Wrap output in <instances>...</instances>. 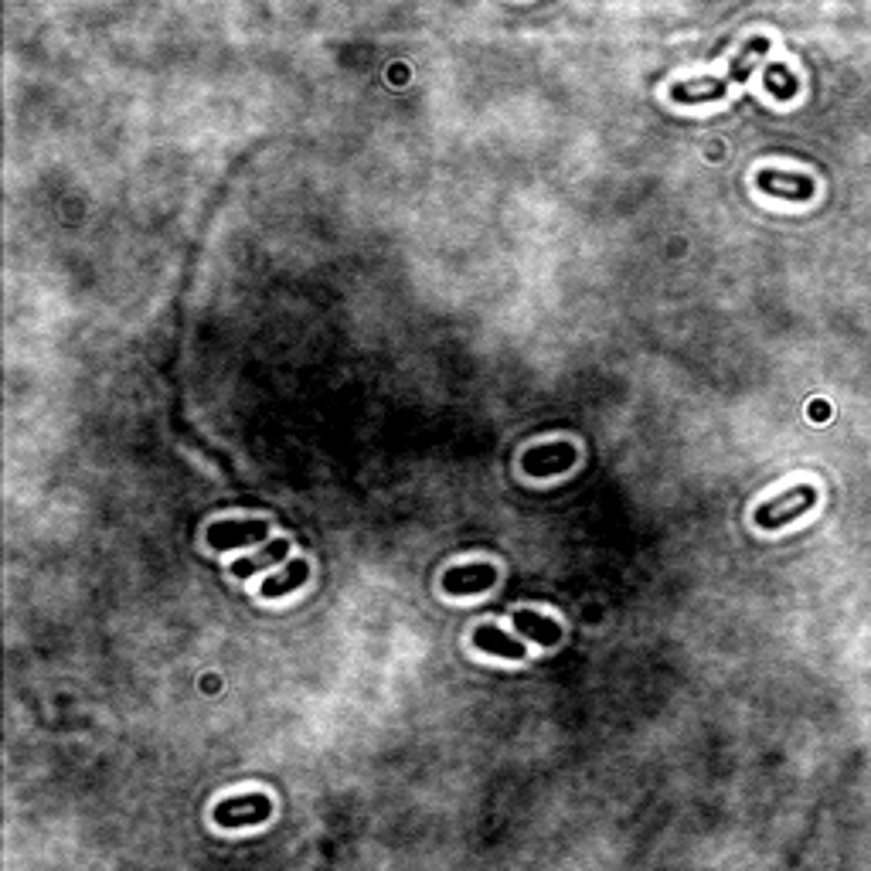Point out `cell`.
I'll return each mask as SVG.
<instances>
[{
	"label": "cell",
	"mask_w": 871,
	"mask_h": 871,
	"mask_svg": "<svg viewBox=\"0 0 871 871\" xmlns=\"http://www.w3.org/2000/svg\"><path fill=\"white\" fill-rule=\"evenodd\" d=\"M766 52H769V38H763V35L749 38L746 45H742V52L732 58L729 69H725L722 75H715V79H688V82H678V86L671 89V99H674V103H684V106L715 103V99H722L732 86L746 82L749 72L756 69L759 62H763Z\"/></svg>",
	"instance_id": "6da1fadb"
},
{
	"label": "cell",
	"mask_w": 871,
	"mask_h": 871,
	"mask_svg": "<svg viewBox=\"0 0 871 871\" xmlns=\"http://www.w3.org/2000/svg\"><path fill=\"white\" fill-rule=\"evenodd\" d=\"M814 504H817V487H810V484L790 487V490H783V494H776L773 501L756 507V524L763 531H776V528H783V524H790L793 518H800L803 511H810Z\"/></svg>",
	"instance_id": "7a4b0ae2"
},
{
	"label": "cell",
	"mask_w": 871,
	"mask_h": 871,
	"mask_svg": "<svg viewBox=\"0 0 871 871\" xmlns=\"http://www.w3.org/2000/svg\"><path fill=\"white\" fill-rule=\"evenodd\" d=\"M273 817V800L266 793H249V797H228L215 807V824L218 827H245V824H262Z\"/></svg>",
	"instance_id": "3957f363"
},
{
	"label": "cell",
	"mask_w": 871,
	"mask_h": 871,
	"mask_svg": "<svg viewBox=\"0 0 871 871\" xmlns=\"http://www.w3.org/2000/svg\"><path fill=\"white\" fill-rule=\"evenodd\" d=\"M575 460H579V453L572 443H545L521 456V470L528 477H558V473L572 470Z\"/></svg>",
	"instance_id": "277c9868"
},
{
	"label": "cell",
	"mask_w": 871,
	"mask_h": 871,
	"mask_svg": "<svg viewBox=\"0 0 871 871\" xmlns=\"http://www.w3.org/2000/svg\"><path fill=\"white\" fill-rule=\"evenodd\" d=\"M269 535V521H218L208 528V545L215 552H225V548H239V545H252V541H262Z\"/></svg>",
	"instance_id": "5b68a950"
},
{
	"label": "cell",
	"mask_w": 871,
	"mask_h": 871,
	"mask_svg": "<svg viewBox=\"0 0 871 871\" xmlns=\"http://www.w3.org/2000/svg\"><path fill=\"white\" fill-rule=\"evenodd\" d=\"M497 582V569L487 562L477 565H453L443 575V593L446 596H473L480 589H490Z\"/></svg>",
	"instance_id": "8992f818"
},
{
	"label": "cell",
	"mask_w": 871,
	"mask_h": 871,
	"mask_svg": "<svg viewBox=\"0 0 871 871\" xmlns=\"http://www.w3.org/2000/svg\"><path fill=\"white\" fill-rule=\"evenodd\" d=\"M759 188H763L766 194H773V198H786V201H810L814 198V177L807 174H790V171H776V167H769V171H763L756 177Z\"/></svg>",
	"instance_id": "52a82bcc"
},
{
	"label": "cell",
	"mask_w": 871,
	"mask_h": 871,
	"mask_svg": "<svg viewBox=\"0 0 871 871\" xmlns=\"http://www.w3.org/2000/svg\"><path fill=\"white\" fill-rule=\"evenodd\" d=\"M473 644H477V650H484V654L504 657V661H521V657L528 654L518 637H507L504 630L490 627V623H480V627L473 630Z\"/></svg>",
	"instance_id": "ba28073f"
},
{
	"label": "cell",
	"mask_w": 871,
	"mask_h": 871,
	"mask_svg": "<svg viewBox=\"0 0 871 871\" xmlns=\"http://www.w3.org/2000/svg\"><path fill=\"white\" fill-rule=\"evenodd\" d=\"M514 630H518L521 637L538 640L541 647L562 644V627H558L555 620H548V616L535 613V610H518V613H514Z\"/></svg>",
	"instance_id": "9c48e42d"
},
{
	"label": "cell",
	"mask_w": 871,
	"mask_h": 871,
	"mask_svg": "<svg viewBox=\"0 0 871 871\" xmlns=\"http://www.w3.org/2000/svg\"><path fill=\"white\" fill-rule=\"evenodd\" d=\"M286 552H290V541H286V538H276V541H269L266 548H259L256 555L239 558V562H235L228 572H232L235 579H249V575H256V572H262V569H273L276 562H283Z\"/></svg>",
	"instance_id": "30bf717a"
},
{
	"label": "cell",
	"mask_w": 871,
	"mask_h": 871,
	"mask_svg": "<svg viewBox=\"0 0 871 871\" xmlns=\"http://www.w3.org/2000/svg\"><path fill=\"white\" fill-rule=\"evenodd\" d=\"M307 579H310V565L303 562V558H297V562H290L279 575H273V579L262 582V596H266V599H279V596L290 593V589H300Z\"/></svg>",
	"instance_id": "8fae6325"
},
{
	"label": "cell",
	"mask_w": 871,
	"mask_h": 871,
	"mask_svg": "<svg viewBox=\"0 0 871 871\" xmlns=\"http://www.w3.org/2000/svg\"><path fill=\"white\" fill-rule=\"evenodd\" d=\"M766 89L773 92V96H780V99H790V96H797V89H800V82H797V75H793L790 69H786V65H780V62H773L766 69Z\"/></svg>",
	"instance_id": "7c38bea8"
},
{
	"label": "cell",
	"mask_w": 871,
	"mask_h": 871,
	"mask_svg": "<svg viewBox=\"0 0 871 871\" xmlns=\"http://www.w3.org/2000/svg\"><path fill=\"white\" fill-rule=\"evenodd\" d=\"M810 416H814V419H827V416H831V412H827V402H814V405H810Z\"/></svg>",
	"instance_id": "4fadbf2b"
}]
</instances>
